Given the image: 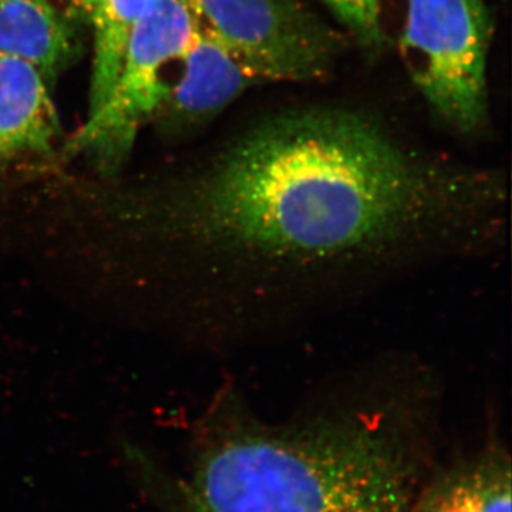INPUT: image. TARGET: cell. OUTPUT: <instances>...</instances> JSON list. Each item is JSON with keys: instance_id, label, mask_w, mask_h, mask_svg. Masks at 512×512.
<instances>
[{"instance_id": "cell-1", "label": "cell", "mask_w": 512, "mask_h": 512, "mask_svg": "<svg viewBox=\"0 0 512 512\" xmlns=\"http://www.w3.org/2000/svg\"><path fill=\"white\" fill-rule=\"evenodd\" d=\"M201 259L251 345L379 286L498 251L500 171L429 157L353 111L279 114L140 205Z\"/></svg>"}, {"instance_id": "cell-2", "label": "cell", "mask_w": 512, "mask_h": 512, "mask_svg": "<svg viewBox=\"0 0 512 512\" xmlns=\"http://www.w3.org/2000/svg\"><path fill=\"white\" fill-rule=\"evenodd\" d=\"M394 402L274 427L224 416L178 484L174 511L413 512Z\"/></svg>"}, {"instance_id": "cell-3", "label": "cell", "mask_w": 512, "mask_h": 512, "mask_svg": "<svg viewBox=\"0 0 512 512\" xmlns=\"http://www.w3.org/2000/svg\"><path fill=\"white\" fill-rule=\"evenodd\" d=\"M197 33L185 0H154L128 42L110 96L87 116L67 150L103 173L119 170L140 127L157 116Z\"/></svg>"}, {"instance_id": "cell-4", "label": "cell", "mask_w": 512, "mask_h": 512, "mask_svg": "<svg viewBox=\"0 0 512 512\" xmlns=\"http://www.w3.org/2000/svg\"><path fill=\"white\" fill-rule=\"evenodd\" d=\"M490 40L483 0H407L403 62L427 103L463 134L487 121Z\"/></svg>"}, {"instance_id": "cell-5", "label": "cell", "mask_w": 512, "mask_h": 512, "mask_svg": "<svg viewBox=\"0 0 512 512\" xmlns=\"http://www.w3.org/2000/svg\"><path fill=\"white\" fill-rule=\"evenodd\" d=\"M198 32L234 50L265 80H311L329 69L335 40L298 0H185Z\"/></svg>"}, {"instance_id": "cell-6", "label": "cell", "mask_w": 512, "mask_h": 512, "mask_svg": "<svg viewBox=\"0 0 512 512\" xmlns=\"http://www.w3.org/2000/svg\"><path fill=\"white\" fill-rule=\"evenodd\" d=\"M261 82L264 77L234 50L198 32L157 116L168 127L197 126Z\"/></svg>"}, {"instance_id": "cell-7", "label": "cell", "mask_w": 512, "mask_h": 512, "mask_svg": "<svg viewBox=\"0 0 512 512\" xmlns=\"http://www.w3.org/2000/svg\"><path fill=\"white\" fill-rule=\"evenodd\" d=\"M59 131L43 73L26 60L0 53V170L50 156Z\"/></svg>"}, {"instance_id": "cell-8", "label": "cell", "mask_w": 512, "mask_h": 512, "mask_svg": "<svg viewBox=\"0 0 512 512\" xmlns=\"http://www.w3.org/2000/svg\"><path fill=\"white\" fill-rule=\"evenodd\" d=\"M72 32L50 0H0V53L55 76L72 55Z\"/></svg>"}, {"instance_id": "cell-9", "label": "cell", "mask_w": 512, "mask_h": 512, "mask_svg": "<svg viewBox=\"0 0 512 512\" xmlns=\"http://www.w3.org/2000/svg\"><path fill=\"white\" fill-rule=\"evenodd\" d=\"M413 512H511V468L500 454L458 471L430 491Z\"/></svg>"}, {"instance_id": "cell-10", "label": "cell", "mask_w": 512, "mask_h": 512, "mask_svg": "<svg viewBox=\"0 0 512 512\" xmlns=\"http://www.w3.org/2000/svg\"><path fill=\"white\" fill-rule=\"evenodd\" d=\"M154 0H101L93 13L94 57L89 114L99 110L119 76L128 42ZM87 114V116H89Z\"/></svg>"}, {"instance_id": "cell-11", "label": "cell", "mask_w": 512, "mask_h": 512, "mask_svg": "<svg viewBox=\"0 0 512 512\" xmlns=\"http://www.w3.org/2000/svg\"><path fill=\"white\" fill-rule=\"evenodd\" d=\"M363 43H382V0H323Z\"/></svg>"}, {"instance_id": "cell-12", "label": "cell", "mask_w": 512, "mask_h": 512, "mask_svg": "<svg viewBox=\"0 0 512 512\" xmlns=\"http://www.w3.org/2000/svg\"><path fill=\"white\" fill-rule=\"evenodd\" d=\"M77 8L82 9L84 13L92 18L93 13L96 12L97 6L100 5L101 0H72Z\"/></svg>"}]
</instances>
